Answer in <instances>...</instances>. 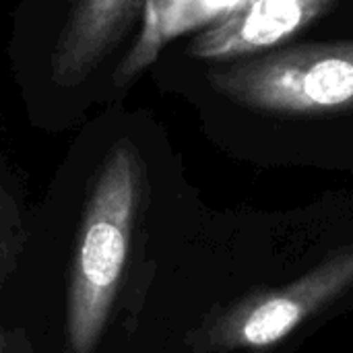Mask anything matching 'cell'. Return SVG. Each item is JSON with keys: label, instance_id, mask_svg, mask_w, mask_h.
<instances>
[{"label": "cell", "instance_id": "obj_1", "mask_svg": "<svg viewBox=\"0 0 353 353\" xmlns=\"http://www.w3.org/2000/svg\"><path fill=\"white\" fill-rule=\"evenodd\" d=\"M141 188V159L132 145L120 143L99 172L79 228L66 306L72 353H93L108 325L130 254Z\"/></svg>", "mask_w": 353, "mask_h": 353}, {"label": "cell", "instance_id": "obj_4", "mask_svg": "<svg viewBox=\"0 0 353 353\" xmlns=\"http://www.w3.org/2000/svg\"><path fill=\"white\" fill-rule=\"evenodd\" d=\"M339 0H246L219 23L203 29L188 54L209 62H234L281 48Z\"/></svg>", "mask_w": 353, "mask_h": 353}, {"label": "cell", "instance_id": "obj_5", "mask_svg": "<svg viewBox=\"0 0 353 353\" xmlns=\"http://www.w3.org/2000/svg\"><path fill=\"white\" fill-rule=\"evenodd\" d=\"M145 4L147 0H77L66 25L64 64L93 68L114 50Z\"/></svg>", "mask_w": 353, "mask_h": 353}, {"label": "cell", "instance_id": "obj_2", "mask_svg": "<svg viewBox=\"0 0 353 353\" xmlns=\"http://www.w3.org/2000/svg\"><path fill=\"white\" fill-rule=\"evenodd\" d=\"M228 99L271 114L323 116L353 110V39L271 50L209 70Z\"/></svg>", "mask_w": 353, "mask_h": 353}, {"label": "cell", "instance_id": "obj_3", "mask_svg": "<svg viewBox=\"0 0 353 353\" xmlns=\"http://www.w3.org/2000/svg\"><path fill=\"white\" fill-rule=\"evenodd\" d=\"M353 288V244H347L288 285L256 290L209 323L207 350L263 352L294 335L306 321Z\"/></svg>", "mask_w": 353, "mask_h": 353}, {"label": "cell", "instance_id": "obj_7", "mask_svg": "<svg viewBox=\"0 0 353 353\" xmlns=\"http://www.w3.org/2000/svg\"><path fill=\"white\" fill-rule=\"evenodd\" d=\"M0 353H17L10 337L6 333H2V329H0Z\"/></svg>", "mask_w": 353, "mask_h": 353}, {"label": "cell", "instance_id": "obj_6", "mask_svg": "<svg viewBox=\"0 0 353 353\" xmlns=\"http://www.w3.org/2000/svg\"><path fill=\"white\" fill-rule=\"evenodd\" d=\"M242 2L246 0H147L143 33L128 56L124 70L128 74L141 70L170 39L219 23Z\"/></svg>", "mask_w": 353, "mask_h": 353}]
</instances>
